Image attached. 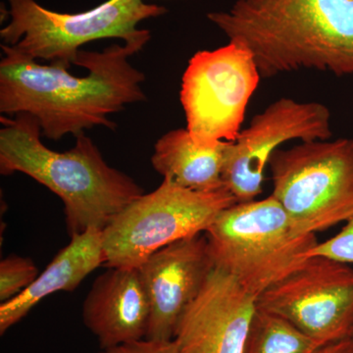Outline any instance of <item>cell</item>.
<instances>
[{"label":"cell","mask_w":353,"mask_h":353,"mask_svg":"<svg viewBox=\"0 0 353 353\" xmlns=\"http://www.w3.org/2000/svg\"><path fill=\"white\" fill-rule=\"evenodd\" d=\"M150 39L113 44L102 52L81 50L75 65L88 70L85 77L71 75L61 65L39 63L1 44L0 112L30 114L39 121L41 136L52 141L94 127L114 130L111 114L146 99L141 87L145 77L129 59Z\"/></svg>","instance_id":"1"},{"label":"cell","mask_w":353,"mask_h":353,"mask_svg":"<svg viewBox=\"0 0 353 353\" xmlns=\"http://www.w3.org/2000/svg\"><path fill=\"white\" fill-rule=\"evenodd\" d=\"M208 18L252 53L261 78L299 70L353 76V0H236Z\"/></svg>","instance_id":"2"},{"label":"cell","mask_w":353,"mask_h":353,"mask_svg":"<svg viewBox=\"0 0 353 353\" xmlns=\"http://www.w3.org/2000/svg\"><path fill=\"white\" fill-rule=\"evenodd\" d=\"M0 121V173L26 174L59 196L70 236L92 228L103 230L145 194L131 176L106 163L83 132L71 150L57 152L41 141L39 121L30 114L2 116Z\"/></svg>","instance_id":"3"},{"label":"cell","mask_w":353,"mask_h":353,"mask_svg":"<svg viewBox=\"0 0 353 353\" xmlns=\"http://www.w3.org/2000/svg\"><path fill=\"white\" fill-rule=\"evenodd\" d=\"M215 268L236 279L259 297L296 271L318 243L315 234H299L289 215L272 196L236 202L205 231Z\"/></svg>","instance_id":"4"},{"label":"cell","mask_w":353,"mask_h":353,"mask_svg":"<svg viewBox=\"0 0 353 353\" xmlns=\"http://www.w3.org/2000/svg\"><path fill=\"white\" fill-rule=\"evenodd\" d=\"M271 196L299 234L326 231L353 216V139L303 141L269 160Z\"/></svg>","instance_id":"5"},{"label":"cell","mask_w":353,"mask_h":353,"mask_svg":"<svg viewBox=\"0 0 353 353\" xmlns=\"http://www.w3.org/2000/svg\"><path fill=\"white\" fill-rule=\"evenodd\" d=\"M11 21L0 31L4 46L30 59L44 60L71 68L83 44L102 39L124 43L150 39L139 30L143 20L167 12L162 6L143 0H108L85 12L58 13L34 0H8Z\"/></svg>","instance_id":"6"},{"label":"cell","mask_w":353,"mask_h":353,"mask_svg":"<svg viewBox=\"0 0 353 353\" xmlns=\"http://www.w3.org/2000/svg\"><path fill=\"white\" fill-rule=\"evenodd\" d=\"M236 202L226 187L196 192L163 180L102 230L104 264L109 268H139L164 246L205 233L218 215Z\"/></svg>","instance_id":"7"},{"label":"cell","mask_w":353,"mask_h":353,"mask_svg":"<svg viewBox=\"0 0 353 353\" xmlns=\"http://www.w3.org/2000/svg\"><path fill=\"white\" fill-rule=\"evenodd\" d=\"M260 79L252 53L240 43L229 41L192 55L180 99L187 130L196 145L214 146L238 139Z\"/></svg>","instance_id":"8"},{"label":"cell","mask_w":353,"mask_h":353,"mask_svg":"<svg viewBox=\"0 0 353 353\" xmlns=\"http://www.w3.org/2000/svg\"><path fill=\"white\" fill-rule=\"evenodd\" d=\"M256 306L280 316L322 345L352 336L353 268L329 257H309L271 285Z\"/></svg>","instance_id":"9"},{"label":"cell","mask_w":353,"mask_h":353,"mask_svg":"<svg viewBox=\"0 0 353 353\" xmlns=\"http://www.w3.org/2000/svg\"><path fill=\"white\" fill-rule=\"evenodd\" d=\"M333 136L330 109L320 102L282 97L252 118L228 148L223 181L238 202L254 201L262 192L265 169L283 143L324 141Z\"/></svg>","instance_id":"10"},{"label":"cell","mask_w":353,"mask_h":353,"mask_svg":"<svg viewBox=\"0 0 353 353\" xmlns=\"http://www.w3.org/2000/svg\"><path fill=\"white\" fill-rule=\"evenodd\" d=\"M214 268L204 233L164 246L139 267L150 303L145 339L173 340L179 320Z\"/></svg>","instance_id":"11"},{"label":"cell","mask_w":353,"mask_h":353,"mask_svg":"<svg viewBox=\"0 0 353 353\" xmlns=\"http://www.w3.org/2000/svg\"><path fill=\"white\" fill-rule=\"evenodd\" d=\"M256 297L214 268L179 320L173 340L181 353H243Z\"/></svg>","instance_id":"12"},{"label":"cell","mask_w":353,"mask_h":353,"mask_svg":"<svg viewBox=\"0 0 353 353\" xmlns=\"http://www.w3.org/2000/svg\"><path fill=\"white\" fill-rule=\"evenodd\" d=\"M82 318L101 350L145 339L150 303L139 269L110 267L95 279Z\"/></svg>","instance_id":"13"},{"label":"cell","mask_w":353,"mask_h":353,"mask_svg":"<svg viewBox=\"0 0 353 353\" xmlns=\"http://www.w3.org/2000/svg\"><path fill=\"white\" fill-rule=\"evenodd\" d=\"M105 263L102 230L92 228L71 236L43 273L20 294L0 305V334L21 321L37 304L58 292H73L97 267Z\"/></svg>","instance_id":"14"},{"label":"cell","mask_w":353,"mask_h":353,"mask_svg":"<svg viewBox=\"0 0 353 353\" xmlns=\"http://www.w3.org/2000/svg\"><path fill=\"white\" fill-rule=\"evenodd\" d=\"M232 141L214 146L196 145L187 129L166 132L158 139L152 157L154 170L164 180L196 192L226 187L223 181L225 160Z\"/></svg>","instance_id":"15"},{"label":"cell","mask_w":353,"mask_h":353,"mask_svg":"<svg viewBox=\"0 0 353 353\" xmlns=\"http://www.w3.org/2000/svg\"><path fill=\"white\" fill-rule=\"evenodd\" d=\"M322 347L284 318L256 306L243 353H319Z\"/></svg>","instance_id":"16"},{"label":"cell","mask_w":353,"mask_h":353,"mask_svg":"<svg viewBox=\"0 0 353 353\" xmlns=\"http://www.w3.org/2000/svg\"><path fill=\"white\" fill-rule=\"evenodd\" d=\"M39 270L31 259L11 254L0 262V301H11L38 278Z\"/></svg>","instance_id":"17"},{"label":"cell","mask_w":353,"mask_h":353,"mask_svg":"<svg viewBox=\"0 0 353 353\" xmlns=\"http://www.w3.org/2000/svg\"><path fill=\"white\" fill-rule=\"evenodd\" d=\"M345 223L340 233L328 241L318 243L309 253V257L321 255L343 263L353 264V216Z\"/></svg>","instance_id":"18"},{"label":"cell","mask_w":353,"mask_h":353,"mask_svg":"<svg viewBox=\"0 0 353 353\" xmlns=\"http://www.w3.org/2000/svg\"><path fill=\"white\" fill-rule=\"evenodd\" d=\"M97 353H181V352L174 340L153 341L143 339V340L132 341L118 347L108 348V350H101Z\"/></svg>","instance_id":"19"},{"label":"cell","mask_w":353,"mask_h":353,"mask_svg":"<svg viewBox=\"0 0 353 353\" xmlns=\"http://www.w3.org/2000/svg\"><path fill=\"white\" fill-rule=\"evenodd\" d=\"M319 353H353V338L343 339L321 347Z\"/></svg>","instance_id":"20"},{"label":"cell","mask_w":353,"mask_h":353,"mask_svg":"<svg viewBox=\"0 0 353 353\" xmlns=\"http://www.w3.org/2000/svg\"><path fill=\"white\" fill-rule=\"evenodd\" d=\"M352 338H353V332H352Z\"/></svg>","instance_id":"21"}]
</instances>
